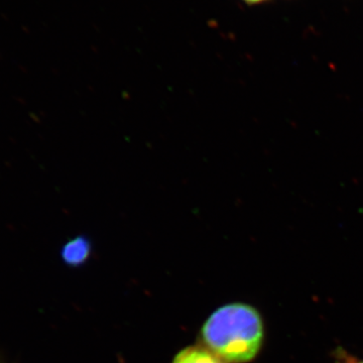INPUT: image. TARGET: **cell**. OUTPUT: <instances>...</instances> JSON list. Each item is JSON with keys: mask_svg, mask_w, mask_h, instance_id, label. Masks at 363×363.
<instances>
[{"mask_svg": "<svg viewBox=\"0 0 363 363\" xmlns=\"http://www.w3.org/2000/svg\"><path fill=\"white\" fill-rule=\"evenodd\" d=\"M203 345L225 363H248L259 355L264 341L260 313L245 303H230L215 310L201 329Z\"/></svg>", "mask_w": 363, "mask_h": 363, "instance_id": "1", "label": "cell"}, {"mask_svg": "<svg viewBox=\"0 0 363 363\" xmlns=\"http://www.w3.org/2000/svg\"><path fill=\"white\" fill-rule=\"evenodd\" d=\"M91 255V243L85 236L79 235L62 248V259L70 267H80L84 264Z\"/></svg>", "mask_w": 363, "mask_h": 363, "instance_id": "2", "label": "cell"}, {"mask_svg": "<svg viewBox=\"0 0 363 363\" xmlns=\"http://www.w3.org/2000/svg\"><path fill=\"white\" fill-rule=\"evenodd\" d=\"M172 363H225L204 345H192L182 350Z\"/></svg>", "mask_w": 363, "mask_h": 363, "instance_id": "3", "label": "cell"}, {"mask_svg": "<svg viewBox=\"0 0 363 363\" xmlns=\"http://www.w3.org/2000/svg\"><path fill=\"white\" fill-rule=\"evenodd\" d=\"M243 1H245L247 4H259V2L264 1V0H243Z\"/></svg>", "mask_w": 363, "mask_h": 363, "instance_id": "4", "label": "cell"}, {"mask_svg": "<svg viewBox=\"0 0 363 363\" xmlns=\"http://www.w3.org/2000/svg\"><path fill=\"white\" fill-rule=\"evenodd\" d=\"M355 360L357 359H354V358L347 357L344 363H355Z\"/></svg>", "mask_w": 363, "mask_h": 363, "instance_id": "5", "label": "cell"}, {"mask_svg": "<svg viewBox=\"0 0 363 363\" xmlns=\"http://www.w3.org/2000/svg\"><path fill=\"white\" fill-rule=\"evenodd\" d=\"M355 363H363V360H355Z\"/></svg>", "mask_w": 363, "mask_h": 363, "instance_id": "6", "label": "cell"}]
</instances>
